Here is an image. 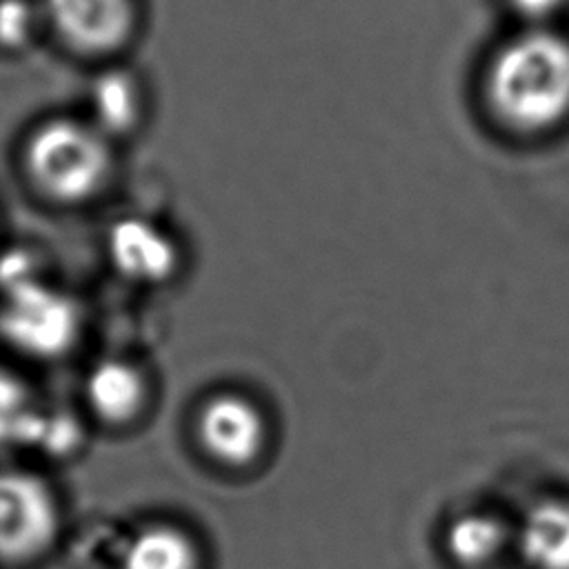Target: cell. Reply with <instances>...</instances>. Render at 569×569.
Returning <instances> with one entry per match:
<instances>
[{"label": "cell", "mask_w": 569, "mask_h": 569, "mask_svg": "<svg viewBox=\"0 0 569 569\" xmlns=\"http://www.w3.org/2000/svg\"><path fill=\"white\" fill-rule=\"evenodd\" d=\"M505 538L502 525L487 513H465L447 529V549L462 565H482L496 556Z\"/></svg>", "instance_id": "12"}, {"label": "cell", "mask_w": 569, "mask_h": 569, "mask_svg": "<svg viewBox=\"0 0 569 569\" xmlns=\"http://www.w3.org/2000/svg\"><path fill=\"white\" fill-rule=\"evenodd\" d=\"M33 258L27 251H9L0 258V289L7 291L11 287L36 280Z\"/></svg>", "instance_id": "16"}, {"label": "cell", "mask_w": 569, "mask_h": 569, "mask_svg": "<svg viewBox=\"0 0 569 569\" xmlns=\"http://www.w3.org/2000/svg\"><path fill=\"white\" fill-rule=\"evenodd\" d=\"M485 96L493 116L520 133L569 118V38L553 27H525L489 60Z\"/></svg>", "instance_id": "1"}, {"label": "cell", "mask_w": 569, "mask_h": 569, "mask_svg": "<svg viewBox=\"0 0 569 569\" xmlns=\"http://www.w3.org/2000/svg\"><path fill=\"white\" fill-rule=\"evenodd\" d=\"M22 389L20 385L9 378L7 373H0V442L16 436L24 429H29V416L22 411Z\"/></svg>", "instance_id": "14"}, {"label": "cell", "mask_w": 569, "mask_h": 569, "mask_svg": "<svg viewBox=\"0 0 569 569\" xmlns=\"http://www.w3.org/2000/svg\"><path fill=\"white\" fill-rule=\"evenodd\" d=\"M87 400L104 422H129L144 402L142 376L122 360H102L87 378Z\"/></svg>", "instance_id": "9"}, {"label": "cell", "mask_w": 569, "mask_h": 569, "mask_svg": "<svg viewBox=\"0 0 569 569\" xmlns=\"http://www.w3.org/2000/svg\"><path fill=\"white\" fill-rule=\"evenodd\" d=\"M107 251L116 269L138 282H160L176 269L173 242L142 218H122L109 229Z\"/></svg>", "instance_id": "7"}, {"label": "cell", "mask_w": 569, "mask_h": 569, "mask_svg": "<svg viewBox=\"0 0 569 569\" xmlns=\"http://www.w3.org/2000/svg\"><path fill=\"white\" fill-rule=\"evenodd\" d=\"M507 4L525 20V27H551L569 0H507Z\"/></svg>", "instance_id": "15"}, {"label": "cell", "mask_w": 569, "mask_h": 569, "mask_svg": "<svg viewBox=\"0 0 569 569\" xmlns=\"http://www.w3.org/2000/svg\"><path fill=\"white\" fill-rule=\"evenodd\" d=\"M33 27L31 7L24 0H0V47H22Z\"/></svg>", "instance_id": "13"}, {"label": "cell", "mask_w": 569, "mask_h": 569, "mask_svg": "<svg viewBox=\"0 0 569 569\" xmlns=\"http://www.w3.org/2000/svg\"><path fill=\"white\" fill-rule=\"evenodd\" d=\"M518 547L533 569H569V505H533L520 522Z\"/></svg>", "instance_id": "8"}, {"label": "cell", "mask_w": 569, "mask_h": 569, "mask_svg": "<svg viewBox=\"0 0 569 569\" xmlns=\"http://www.w3.org/2000/svg\"><path fill=\"white\" fill-rule=\"evenodd\" d=\"M58 529L51 489L33 473L0 471V560L18 562L44 551Z\"/></svg>", "instance_id": "4"}, {"label": "cell", "mask_w": 569, "mask_h": 569, "mask_svg": "<svg viewBox=\"0 0 569 569\" xmlns=\"http://www.w3.org/2000/svg\"><path fill=\"white\" fill-rule=\"evenodd\" d=\"M122 569H198V551L187 533L149 527L127 545Z\"/></svg>", "instance_id": "10"}, {"label": "cell", "mask_w": 569, "mask_h": 569, "mask_svg": "<svg viewBox=\"0 0 569 569\" xmlns=\"http://www.w3.org/2000/svg\"><path fill=\"white\" fill-rule=\"evenodd\" d=\"M47 13L58 36L89 56L118 49L133 29L131 0H47Z\"/></svg>", "instance_id": "5"}, {"label": "cell", "mask_w": 569, "mask_h": 569, "mask_svg": "<svg viewBox=\"0 0 569 569\" xmlns=\"http://www.w3.org/2000/svg\"><path fill=\"white\" fill-rule=\"evenodd\" d=\"M91 102L100 129L109 133L129 131L140 113L136 82L124 71L102 73L91 89Z\"/></svg>", "instance_id": "11"}, {"label": "cell", "mask_w": 569, "mask_h": 569, "mask_svg": "<svg viewBox=\"0 0 569 569\" xmlns=\"http://www.w3.org/2000/svg\"><path fill=\"white\" fill-rule=\"evenodd\" d=\"M264 420L260 411L240 396L211 398L198 418L202 447L220 462L244 467L253 462L264 447Z\"/></svg>", "instance_id": "6"}, {"label": "cell", "mask_w": 569, "mask_h": 569, "mask_svg": "<svg viewBox=\"0 0 569 569\" xmlns=\"http://www.w3.org/2000/svg\"><path fill=\"white\" fill-rule=\"evenodd\" d=\"M24 167L40 193L69 204L91 198L102 187L111 153L96 129L73 120H49L31 133Z\"/></svg>", "instance_id": "2"}, {"label": "cell", "mask_w": 569, "mask_h": 569, "mask_svg": "<svg viewBox=\"0 0 569 569\" xmlns=\"http://www.w3.org/2000/svg\"><path fill=\"white\" fill-rule=\"evenodd\" d=\"M2 293L0 336L4 342L33 358H58L73 347L80 313L69 296L38 278Z\"/></svg>", "instance_id": "3"}]
</instances>
